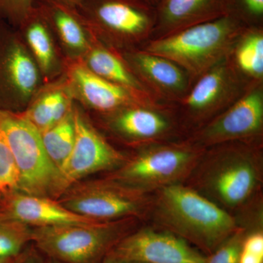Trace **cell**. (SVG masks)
Here are the masks:
<instances>
[{
    "label": "cell",
    "instance_id": "10",
    "mask_svg": "<svg viewBox=\"0 0 263 263\" xmlns=\"http://www.w3.org/2000/svg\"><path fill=\"white\" fill-rule=\"evenodd\" d=\"M88 115L112 143L116 142L133 148L183 138L175 118L174 105L153 107L135 104L109 114Z\"/></svg>",
    "mask_w": 263,
    "mask_h": 263
},
{
    "label": "cell",
    "instance_id": "34",
    "mask_svg": "<svg viewBox=\"0 0 263 263\" xmlns=\"http://www.w3.org/2000/svg\"><path fill=\"white\" fill-rule=\"evenodd\" d=\"M46 263H62V262H59V261L56 260V259L49 258V257H46Z\"/></svg>",
    "mask_w": 263,
    "mask_h": 263
},
{
    "label": "cell",
    "instance_id": "4",
    "mask_svg": "<svg viewBox=\"0 0 263 263\" xmlns=\"http://www.w3.org/2000/svg\"><path fill=\"white\" fill-rule=\"evenodd\" d=\"M107 177L148 194L179 183L193 174L206 148L186 138L134 148Z\"/></svg>",
    "mask_w": 263,
    "mask_h": 263
},
{
    "label": "cell",
    "instance_id": "26",
    "mask_svg": "<svg viewBox=\"0 0 263 263\" xmlns=\"http://www.w3.org/2000/svg\"><path fill=\"white\" fill-rule=\"evenodd\" d=\"M226 13L245 27H263V0H226Z\"/></svg>",
    "mask_w": 263,
    "mask_h": 263
},
{
    "label": "cell",
    "instance_id": "7",
    "mask_svg": "<svg viewBox=\"0 0 263 263\" xmlns=\"http://www.w3.org/2000/svg\"><path fill=\"white\" fill-rule=\"evenodd\" d=\"M0 138L18 168V191L58 199L64 192L61 173L46 155L39 132L21 114L0 110Z\"/></svg>",
    "mask_w": 263,
    "mask_h": 263
},
{
    "label": "cell",
    "instance_id": "13",
    "mask_svg": "<svg viewBox=\"0 0 263 263\" xmlns=\"http://www.w3.org/2000/svg\"><path fill=\"white\" fill-rule=\"evenodd\" d=\"M263 83L252 85L243 96L218 117L186 137L198 146L235 141H262Z\"/></svg>",
    "mask_w": 263,
    "mask_h": 263
},
{
    "label": "cell",
    "instance_id": "32",
    "mask_svg": "<svg viewBox=\"0 0 263 263\" xmlns=\"http://www.w3.org/2000/svg\"><path fill=\"white\" fill-rule=\"evenodd\" d=\"M17 257H0V263H15Z\"/></svg>",
    "mask_w": 263,
    "mask_h": 263
},
{
    "label": "cell",
    "instance_id": "2",
    "mask_svg": "<svg viewBox=\"0 0 263 263\" xmlns=\"http://www.w3.org/2000/svg\"><path fill=\"white\" fill-rule=\"evenodd\" d=\"M262 141L230 142L207 148L195 169V190L224 210L243 206L260 184Z\"/></svg>",
    "mask_w": 263,
    "mask_h": 263
},
{
    "label": "cell",
    "instance_id": "29",
    "mask_svg": "<svg viewBox=\"0 0 263 263\" xmlns=\"http://www.w3.org/2000/svg\"><path fill=\"white\" fill-rule=\"evenodd\" d=\"M35 0H0V18L15 28L32 9Z\"/></svg>",
    "mask_w": 263,
    "mask_h": 263
},
{
    "label": "cell",
    "instance_id": "16",
    "mask_svg": "<svg viewBox=\"0 0 263 263\" xmlns=\"http://www.w3.org/2000/svg\"><path fill=\"white\" fill-rule=\"evenodd\" d=\"M65 72L76 103L86 113L109 114L141 104L126 90L93 73L80 60L67 61Z\"/></svg>",
    "mask_w": 263,
    "mask_h": 263
},
{
    "label": "cell",
    "instance_id": "6",
    "mask_svg": "<svg viewBox=\"0 0 263 263\" xmlns=\"http://www.w3.org/2000/svg\"><path fill=\"white\" fill-rule=\"evenodd\" d=\"M134 219L32 228V243L62 263H103L109 252L134 230Z\"/></svg>",
    "mask_w": 263,
    "mask_h": 263
},
{
    "label": "cell",
    "instance_id": "21",
    "mask_svg": "<svg viewBox=\"0 0 263 263\" xmlns=\"http://www.w3.org/2000/svg\"><path fill=\"white\" fill-rule=\"evenodd\" d=\"M34 6L51 27L67 62L80 60L93 37L76 8L57 0H35Z\"/></svg>",
    "mask_w": 263,
    "mask_h": 263
},
{
    "label": "cell",
    "instance_id": "17",
    "mask_svg": "<svg viewBox=\"0 0 263 263\" xmlns=\"http://www.w3.org/2000/svg\"><path fill=\"white\" fill-rule=\"evenodd\" d=\"M0 212L31 228L97 222L71 212L57 199L20 191L0 195Z\"/></svg>",
    "mask_w": 263,
    "mask_h": 263
},
{
    "label": "cell",
    "instance_id": "20",
    "mask_svg": "<svg viewBox=\"0 0 263 263\" xmlns=\"http://www.w3.org/2000/svg\"><path fill=\"white\" fill-rule=\"evenodd\" d=\"M226 15V0H160L157 5V20L151 40Z\"/></svg>",
    "mask_w": 263,
    "mask_h": 263
},
{
    "label": "cell",
    "instance_id": "8",
    "mask_svg": "<svg viewBox=\"0 0 263 263\" xmlns=\"http://www.w3.org/2000/svg\"><path fill=\"white\" fill-rule=\"evenodd\" d=\"M252 86L240 77L228 58L200 76L194 81L187 94L173 105L183 138L224 112Z\"/></svg>",
    "mask_w": 263,
    "mask_h": 263
},
{
    "label": "cell",
    "instance_id": "23",
    "mask_svg": "<svg viewBox=\"0 0 263 263\" xmlns=\"http://www.w3.org/2000/svg\"><path fill=\"white\" fill-rule=\"evenodd\" d=\"M227 58L249 84L263 83V27H246Z\"/></svg>",
    "mask_w": 263,
    "mask_h": 263
},
{
    "label": "cell",
    "instance_id": "22",
    "mask_svg": "<svg viewBox=\"0 0 263 263\" xmlns=\"http://www.w3.org/2000/svg\"><path fill=\"white\" fill-rule=\"evenodd\" d=\"M75 100L65 73L55 80L43 83L21 112L40 133L61 122L72 111Z\"/></svg>",
    "mask_w": 263,
    "mask_h": 263
},
{
    "label": "cell",
    "instance_id": "30",
    "mask_svg": "<svg viewBox=\"0 0 263 263\" xmlns=\"http://www.w3.org/2000/svg\"><path fill=\"white\" fill-rule=\"evenodd\" d=\"M46 257L32 243L17 257L15 263H46Z\"/></svg>",
    "mask_w": 263,
    "mask_h": 263
},
{
    "label": "cell",
    "instance_id": "31",
    "mask_svg": "<svg viewBox=\"0 0 263 263\" xmlns=\"http://www.w3.org/2000/svg\"><path fill=\"white\" fill-rule=\"evenodd\" d=\"M57 1L60 2V3L72 7V8H77L84 3V0H57Z\"/></svg>",
    "mask_w": 263,
    "mask_h": 263
},
{
    "label": "cell",
    "instance_id": "1",
    "mask_svg": "<svg viewBox=\"0 0 263 263\" xmlns=\"http://www.w3.org/2000/svg\"><path fill=\"white\" fill-rule=\"evenodd\" d=\"M155 216L162 229L181 237L205 256L239 228L229 212L181 183L156 191Z\"/></svg>",
    "mask_w": 263,
    "mask_h": 263
},
{
    "label": "cell",
    "instance_id": "3",
    "mask_svg": "<svg viewBox=\"0 0 263 263\" xmlns=\"http://www.w3.org/2000/svg\"><path fill=\"white\" fill-rule=\"evenodd\" d=\"M246 27L226 15L160 39L151 40L141 49L175 62L188 74L193 84L202 74L226 60Z\"/></svg>",
    "mask_w": 263,
    "mask_h": 263
},
{
    "label": "cell",
    "instance_id": "36",
    "mask_svg": "<svg viewBox=\"0 0 263 263\" xmlns=\"http://www.w3.org/2000/svg\"><path fill=\"white\" fill-rule=\"evenodd\" d=\"M150 1L152 2V3H153L154 4L157 5L158 4L159 2H160V0H150Z\"/></svg>",
    "mask_w": 263,
    "mask_h": 263
},
{
    "label": "cell",
    "instance_id": "33",
    "mask_svg": "<svg viewBox=\"0 0 263 263\" xmlns=\"http://www.w3.org/2000/svg\"><path fill=\"white\" fill-rule=\"evenodd\" d=\"M103 263H118V262L115 259H112L111 257H107L104 260Z\"/></svg>",
    "mask_w": 263,
    "mask_h": 263
},
{
    "label": "cell",
    "instance_id": "5",
    "mask_svg": "<svg viewBox=\"0 0 263 263\" xmlns=\"http://www.w3.org/2000/svg\"><path fill=\"white\" fill-rule=\"evenodd\" d=\"M76 10L92 37L117 52L143 47L157 20L150 0H84Z\"/></svg>",
    "mask_w": 263,
    "mask_h": 263
},
{
    "label": "cell",
    "instance_id": "28",
    "mask_svg": "<svg viewBox=\"0 0 263 263\" xmlns=\"http://www.w3.org/2000/svg\"><path fill=\"white\" fill-rule=\"evenodd\" d=\"M20 179L14 158L8 146L0 138V195L18 191Z\"/></svg>",
    "mask_w": 263,
    "mask_h": 263
},
{
    "label": "cell",
    "instance_id": "27",
    "mask_svg": "<svg viewBox=\"0 0 263 263\" xmlns=\"http://www.w3.org/2000/svg\"><path fill=\"white\" fill-rule=\"evenodd\" d=\"M247 232V228L239 227L212 253L206 256L205 263H239L242 243Z\"/></svg>",
    "mask_w": 263,
    "mask_h": 263
},
{
    "label": "cell",
    "instance_id": "12",
    "mask_svg": "<svg viewBox=\"0 0 263 263\" xmlns=\"http://www.w3.org/2000/svg\"><path fill=\"white\" fill-rule=\"evenodd\" d=\"M73 114L75 143L60 171L64 192L91 175L115 171L128 157L99 130L88 114L76 102Z\"/></svg>",
    "mask_w": 263,
    "mask_h": 263
},
{
    "label": "cell",
    "instance_id": "11",
    "mask_svg": "<svg viewBox=\"0 0 263 263\" xmlns=\"http://www.w3.org/2000/svg\"><path fill=\"white\" fill-rule=\"evenodd\" d=\"M43 84L18 30L0 18V110L24 111Z\"/></svg>",
    "mask_w": 263,
    "mask_h": 263
},
{
    "label": "cell",
    "instance_id": "19",
    "mask_svg": "<svg viewBox=\"0 0 263 263\" xmlns=\"http://www.w3.org/2000/svg\"><path fill=\"white\" fill-rule=\"evenodd\" d=\"M80 61L93 73L126 90L143 105L153 107L173 105L157 101L138 80L120 54L94 38Z\"/></svg>",
    "mask_w": 263,
    "mask_h": 263
},
{
    "label": "cell",
    "instance_id": "35",
    "mask_svg": "<svg viewBox=\"0 0 263 263\" xmlns=\"http://www.w3.org/2000/svg\"><path fill=\"white\" fill-rule=\"evenodd\" d=\"M118 263H146V262H136V261H129V262H118Z\"/></svg>",
    "mask_w": 263,
    "mask_h": 263
},
{
    "label": "cell",
    "instance_id": "24",
    "mask_svg": "<svg viewBox=\"0 0 263 263\" xmlns=\"http://www.w3.org/2000/svg\"><path fill=\"white\" fill-rule=\"evenodd\" d=\"M40 135L46 155L52 163L60 171H61L75 143L76 125L73 109L61 122L40 133Z\"/></svg>",
    "mask_w": 263,
    "mask_h": 263
},
{
    "label": "cell",
    "instance_id": "18",
    "mask_svg": "<svg viewBox=\"0 0 263 263\" xmlns=\"http://www.w3.org/2000/svg\"><path fill=\"white\" fill-rule=\"evenodd\" d=\"M16 29L39 69L43 83L55 80L65 73L67 60L51 27L34 5Z\"/></svg>",
    "mask_w": 263,
    "mask_h": 263
},
{
    "label": "cell",
    "instance_id": "15",
    "mask_svg": "<svg viewBox=\"0 0 263 263\" xmlns=\"http://www.w3.org/2000/svg\"><path fill=\"white\" fill-rule=\"evenodd\" d=\"M118 53L138 80L161 103H178L187 94L193 84L188 74L168 59L141 48Z\"/></svg>",
    "mask_w": 263,
    "mask_h": 263
},
{
    "label": "cell",
    "instance_id": "14",
    "mask_svg": "<svg viewBox=\"0 0 263 263\" xmlns=\"http://www.w3.org/2000/svg\"><path fill=\"white\" fill-rule=\"evenodd\" d=\"M107 257L117 262L205 263L206 256L168 230H134L124 236Z\"/></svg>",
    "mask_w": 263,
    "mask_h": 263
},
{
    "label": "cell",
    "instance_id": "25",
    "mask_svg": "<svg viewBox=\"0 0 263 263\" xmlns=\"http://www.w3.org/2000/svg\"><path fill=\"white\" fill-rule=\"evenodd\" d=\"M32 240V228L0 212V257H17Z\"/></svg>",
    "mask_w": 263,
    "mask_h": 263
},
{
    "label": "cell",
    "instance_id": "9",
    "mask_svg": "<svg viewBox=\"0 0 263 263\" xmlns=\"http://www.w3.org/2000/svg\"><path fill=\"white\" fill-rule=\"evenodd\" d=\"M57 200L71 212L97 221L135 219L152 205L148 194L107 176L74 183Z\"/></svg>",
    "mask_w": 263,
    "mask_h": 263
}]
</instances>
